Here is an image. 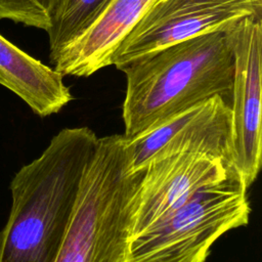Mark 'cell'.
I'll return each mask as SVG.
<instances>
[{
	"instance_id": "obj_1",
	"label": "cell",
	"mask_w": 262,
	"mask_h": 262,
	"mask_svg": "<svg viewBox=\"0 0 262 262\" xmlns=\"http://www.w3.org/2000/svg\"><path fill=\"white\" fill-rule=\"evenodd\" d=\"M97 140L88 127L63 128L14 174L0 262H55Z\"/></svg>"
},
{
	"instance_id": "obj_2",
	"label": "cell",
	"mask_w": 262,
	"mask_h": 262,
	"mask_svg": "<svg viewBox=\"0 0 262 262\" xmlns=\"http://www.w3.org/2000/svg\"><path fill=\"white\" fill-rule=\"evenodd\" d=\"M118 70L127 82L122 105L126 137L214 96L230 104L234 71L230 29L170 44Z\"/></svg>"
},
{
	"instance_id": "obj_3",
	"label": "cell",
	"mask_w": 262,
	"mask_h": 262,
	"mask_svg": "<svg viewBox=\"0 0 262 262\" xmlns=\"http://www.w3.org/2000/svg\"><path fill=\"white\" fill-rule=\"evenodd\" d=\"M144 170L131 172L124 134L98 137L55 262H124Z\"/></svg>"
},
{
	"instance_id": "obj_4",
	"label": "cell",
	"mask_w": 262,
	"mask_h": 262,
	"mask_svg": "<svg viewBox=\"0 0 262 262\" xmlns=\"http://www.w3.org/2000/svg\"><path fill=\"white\" fill-rule=\"evenodd\" d=\"M248 187L236 169L129 238L124 262H205L224 233L249 223Z\"/></svg>"
},
{
	"instance_id": "obj_5",
	"label": "cell",
	"mask_w": 262,
	"mask_h": 262,
	"mask_svg": "<svg viewBox=\"0 0 262 262\" xmlns=\"http://www.w3.org/2000/svg\"><path fill=\"white\" fill-rule=\"evenodd\" d=\"M262 19V0H155L116 50L112 66L170 44L216 31L244 18Z\"/></svg>"
},
{
	"instance_id": "obj_6",
	"label": "cell",
	"mask_w": 262,
	"mask_h": 262,
	"mask_svg": "<svg viewBox=\"0 0 262 262\" xmlns=\"http://www.w3.org/2000/svg\"><path fill=\"white\" fill-rule=\"evenodd\" d=\"M126 148L131 172L144 170L151 161L180 152L208 154L233 164L230 104L221 96H214L126 137Z\"/></svg>"
},
{
	"instance_id": "obj_7",
	"label": "cell",
	"mask_w": 262,
	"mask_h": 262,
	"mask_svg": "<svg viewBox=\"0 0 262 262\" xmlns=\"http://www.w3.org/2000/svg\"><path fill=\"white\" fill-rule=\"evenodd\" d=\"M230 34L234 56L230 103L233 166L249 188L262 164V19L244 18Z\"/></svg>"
},
{
	"instance_id": "obj_8",
	"label": "cell",
	"mask_w": 262,
	"mask_h": 262,
	"mask_svg": "<svg viewBox=\"0 0 262 262\" xmlns=\"http://www.w3.org/2000/svg\"><path fill=\"white\" fill-rule=\"evenodd\" d=\"M232 163L203 152H180L144 169L131 217L130 238L169 216L198 191L228 177Z\"/></svg>"
},
{
	"instance_id": "obj_9",
	"label": "cell",
	"mask_w": 262,
	"mask_h": 262,
	"mask_svg": "<svg viewBox=\"0 0 262 262\" xmlns=\"http://www.w3.org/2000/svg\"><path fill=\"white\" fill-rule=\"evenodd\" d=\"M155 0H111L95 20L50 62L62 76L89 77L113 56Z\"/></svg>"
},
{
	"instance_id": "obj_10",
	"label": "cell",
	"mask_w": 262,
	"mask_h": 262,
	"mask_svg": "<svg viewBox=\"0 0 262 262\" xmlns=\"http://www.w3.org/2000/svg\"><path fill=\"white\" fill-rule=\"evenodd\" d=\"M63 77L0 34V85L24 100L36 115L57 114L73 100Z\"/></svg>"
},
{
	"instance_id": "obj_11",
	"label": "cell",
	"mask_w": 262,
	"mask_h": 262,
	"mask_svg": "<svg viewBox=\"0 0 262 262\" xmlns=\"http://www.w3.org/2000/svg\"><path fill=\"white\" fill-rule=\"evenodd\" d=\"M111 0H64L53 26L47 31L52 60L76 40L100 14Z\"/></svg>"
},
{
	"instance_id": "obj_12",
	"label": "cell",
	"mask_w": 262,
	"mask_h": 262,
	"mask_svg": "<svg viewBox=\"0 0 262 262\" xmlns=\"http://www.w3.org/2000/svg\"><path fill=\"white\" fill-rule=\"evenodd\" d=\"M64 0H0V19L48 31Z\"/></svg>"
}]
</instances>
